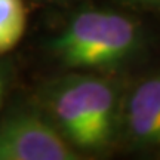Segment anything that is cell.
I'll return each instance as SVG.
<instances>
[{
    "label": "cell",
    "instance_id": "1",
    "mask_svg": "<svg viewBox=\"0 0 160 160\" xmlns=\"http://www.w3.org/2000/svg\"><path fill=\"white\" fill-rule=\"evenodd\" d=\"M133 24L116 13L85 12L74 18L55 43L58 55L71 67L114 62L135 43Z\"/></svg>",
    "mask_w": 160,
    "mask_h": 160
},
{
    "label": "cell",
    "instance_id": "2",
    "mask_svg": "<svg viewBox=\"0 0 160 160\" xmlns=\"http://www.w3.org/2000/svg\"><path fill=\"white\" fill-rule=\"evenodd\" d=\"M114 95L104 80L80 77L64 85L53 99V110L64 131L77 145L101 147L111 133Z\"/></svg>",
    "mask_w": 160,
    "mask_h": 160
},
{
    "label": "cell",
    "instance_id": "3",
    "mask_svg": "<svg viewBox=\"0 0 160 160\" xmlns=\"http://www.w3.org/2000/svg\"><path fill=\"white\" fill-rule=\"evenodd\" d=\"M73 150L36 116H18L0 126V160H73Z\"/></svg>",
    "mask_w": 160,
    "mask_h": 160
},
{
    "label": "cell",
    "instance_id": "4",
    "mask_svg": "<svg viewBox=\"0 0 160 160\" xmlns=\"http://www.w3.org/2000/svg\"><path fill=\"white\" fill-rule=\"evenodd\" d=\"M129 126L139 142L160 145V76L144 80L129 104Z\"/></svg>",
    "mask_w": 160,
    "mask_h": 160
},
{
    "label": "cell",
    "instance_id": "5",
    "mask_svg": "<svg viewBox=\"0 0 160 160\" xmlns=\"http://www.w3.org/2000/svg\"><path fill=\"white\" fill-rule=\"evenodd\" d=\"M25 30L22 0H0V53L11 51Z\"/></svg>",
    "mask_w": 160,
    "mask_h": 160
},
{
    "label": "cell",
    "instance_id": "6",
    "mask_svg": "<svg viewBox=\"0 0 160 160\" xmlns=\"http://www.w3.org/2000/svg\"><path fill=\"white\" fill-rule=\"evenodd\" d=\"M2 95H3V79L0 76V99H2Z\"/></svg>",
    "mask_w": 160,
    "mask_h": 160
}]
</instances>
